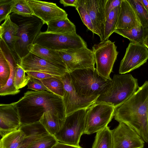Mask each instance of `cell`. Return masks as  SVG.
<instances>
[{
    "mask_svg": "<svg viewBox=\"0 0 148 148\" xmlns=\"http://www.w3.org/2000/svg\"><path fill=\"white\" fill-rule=\"evenodd\" d=\"M12 103L17 111L21 125L39 121L47 111L63 120L66 117L62 97L47 91H28Z\"/></svg>",
    "mask_w": 148,
    "mask_h": 148,
    "instance_id": "cell-1",
    "label": "cell"
},
{
    "mask_svg": "<svg viewBox=\"0 0 148 148\" xmlns=\"http://www.w3.org/2000/svg\"><path fill=\"white\" fill-rule=\"evenodd\" d=\"M114 119L134 130L148 143V81L128 100L115 109Z\"/></svg>",
    "mask_w": 148,
    "mask_h": 148,
    "instance_id": "cell-2",
    "label": "cell"
},
{
    "mask_svg": "<svg viewBox=\"0 0 148 148\" xmlns=\"http://www.w3.org/2000/svg\"><path fill=\"white\" fill-rule=\"evenodd\" d=\"M139 88L137 79L131 74H115L109 86L95 103L108 105L116 109L130 98Z\"/></svg>",
    "mask_w": 148,
    "mask_h": 148,
    "instance_id": "cell-3",
    "label": "cell"
},
{
    "mask_svg": "<svg viewBox=\"0 0 148 148\" xmlns=\"http://www.w3.org/2000/svg\"><path fill=\"white\" fill-rule=\"evenodd\" d=\"M69 73L75 90L83 97L99 96L107 88L112 80L100 76L95 68L78 69Z\"/></svg>",
    "mask_w": 148,
    "mask_h": 148,
    "instance_id": "cell-4",
    "label": "cell"
},
{
    "mask_svg": "<svg viewBox=\"0 0 148 148\" xmlns=\"http://www.w3.org/2000/svg\"><path fill=\"white\" fill-rule=\"evenodd\" d=\"M10 16L11 20L19 27L18 36L20 39L15 48L21 59L29 52V48L33 44L44 24L34 15L23 16L12 13Z\"/></svg>",
    "mask_w": 148,
    "mask_h": 148,
    "instance_id": "cell-5",
    "label": "cell"
},
{
    "mask_svg": "<svg viewBox=\"0 0 148 148\" xmlns=\"http://www.w3.org/2000/svg\"><path fill=\"white\" fill-rule=\"evenodd\" d=\"M87 110L81 109L66 116L61 128L54 135L58 142L80 146V138L85 130Z\"/></svg>",
    "mask_w": 148,
    "mask_h": 148,
    "instance_id": "cell-6",
    "label": "cell"
},
{
    "mask_svg": "<svg viewBox=\"0 0 148 148\" xmlns=\"http://www.w3.org/2000/svg\"><path fill=\"white\" fill-rule=\"evenodd\" d=\"M33 44L57 51L87 48L86 42L76 33L59 34L41 32Z\"/></svg>",
    "mask_w": 148,
    "mask_h": 148,
    "instance_id": "cell-7",
    "label": "cell"
},
{
    "mask_svg": "<svg viewBox=\"0 0 148 148\" xmlns=\"http://www.w3.org/2000/svg\"><path fill=\"white\" fill-rule=\"evenodd\" d=\"M114 42L109 40L95 44L92 47L97 71L106 79H112L110 75L118 54Z\"/></svg>",
    "mask_w": 148,
    "mask_h": 148,
    "instance_id": "cell-8",
    "label": "cell"
},
{
    "mask_svg": "<svg viewBox=\"0 0 148 148\" xmlns=\"http://www.w3.org/2000/svg\"><path fill=\"white\" fill-rule=\"evenodd\" d=\"M115 109L104 104L95 103L87 109L84 134L90 135L108 126L114 116Z\"/></svg>",
    "mask_w": 148,
    "mask_h": 148,
    "instance_id": "cell-9",
    "label": "cell"
},
{
    "mask_svg": "<svg viewBox=\"0 0 148 148\" xmlns=\"http://www.w3.org/2000/svg\"><path fill=\"white\" fill-rule=\"evenodd\" d=\"M60 79L64 84L62 99L66 116L77 111L88 108L95 102L99 96L85 98L79 96L73 87L69 72L60 77Z\"/></svg>",
    "mask_w": 148,
    "mask_h": 148,
    "instance_id": "cell-10",
    "label": "cell"
},
{
    "mask_svg": "<svg viewBox=\"0 0 148 148\" xmlns=\"http://www.w3.org/2000/svg\"><path fill=\"white\" fill-rule=\"evenodd\" d=\"M58 51L69 73L78 69L95 68L92 50L84 47Z\"/></svg>",
    "mask_w": 148,
    "mask_h": 148,
    "instance_id": "cell-11",
    "label": "cell"
},
{
    "mask_svg": "<svg viewBox=\"0 0 148 148\" xmlns=\"http://www.w3.org/2000/svg\"><path fill=\"white\" fill-rule=\"evenodd\" d=\"M20 65L25 72H39L60 77L68 72L66 66L53 63L30 52L21 59Z\"/></svg>",
    "mask_w": 148,
    "mask_h": 148,
    "instance_id": "cell-12",
    "label": "cell"
},
{
    "mask_svg": "<svg viewBox=\"0 0 148 148\" xmlns=\"http://www.w3.org/2000/svg\"><path fill=\"white\" fill-rule=\"evenodd\" d=\"M148 59L147 48L143 44L130 42L121 61L119 73L125 74L136 69L147 62Z\"/></svg>",
    "mask_w": 148,
    "mask_h": 148,
    "instance_id": "cell-13",
    "label": "cell"
},
{
    "mask_svg": "<svg viewBox=\"0 0 148 148\" xmlns=\"http://www.w3.org/2000/svg\"><path fill=\"white\" fill-rule=\"evenodd\" d=\"M113 148H143L145 142L132 128L123 123L112 130Z\"/></svg>",
    "mask_w": 148,
    "mask_h": 148,
    "instance_id": "cell-14",
    "label": "cell"
},
{
    "mask_svg": "<svg viewBox=\"0 0 148 148\" xmlns=\"http://www.w3.org/2000/svg\"><path fill=\"white\" fill-rule=\"evenodd\" d=\"M34 15L47 25L56 19L68 18L67 14L56 3L37 0H27Z\"/></svg>",
    "mask_w": 148,
    "mask_h": 148,
    "instance_id": "cell-15",
    "label": "cell"
},
{
    "mask_svg": "<svg viewBox=\"0 0 148 148\" xmlns=\"http://www.w3.org/2000/svg\"><path fill=\"white\" fill-rule=\"evenodd\" d=\"M21 126L20 117L12 103L0 105V133L2 137L19 129Z\"/></svg>",
    "mask_w": 148,
    "mask_h": 148,
    "instance_id": "cell-16",
    "label": "cell"
},
{
    "mask_svg": "<svg viewBox=\"0 0 148 148\" xmlns=\"http://www.w3.org/2000/svg\"><path fill=\"white\" fill-rule=\"evenodd\" d=\"M18 26L11 20L10 14L0 25V37L7 45L17 63L20 65L21 59L15 48L20 39L18 36Z\"/></svg>",
    "mask_w": 148,
    "mask_h": 148,
    "instance_id": "cell-17",
    "label": "cell"
},
{
    "mask_svg": "<svg viewBox=\"0 0 148 148\" xmlns=\"http://www.w3.org/2000/svg\"><path fill=\"white\" fill-rule=\"evenodd\" d=\"M142 26L135 10L128 0H122L116 25L117 29H130Z\"/></svg>",
    "mask_w": 148,
    "mask_h": 148,
    "instance_id": "cell-18",
    "label": "cell"
},
{
    "mask_svg": "<svg viewBox=\"0 0 148 148\" xmlns=\"http://www.w3.org/2000/svg\"><path fill=\"white\" fill-rule=\"evenodd\" d=\"M0 50L1 51L9 64L10 68V74L8 80L3 87L0 88V95H14L20 92L14 85L15 67L18 64L13 56L5 42L1 40L0 42Z\"/></svg>",
    "mask_w": 148,
    "mask_h": 148,
    "instance_id": "cell-19",
    "label": "cell"
},
{
    "mask_svg": "<svg viewBox=\"0 0 148 148\" xmlns=\"http://www.w3.org/2000/svg\"><path fill=\"white\" fill-rule=\"evenodd\" d=\"M87 10L92 23L100 34L105 21V10L107 0H85Z\"/></svg>",
    "mask_w": 148,
    "mask_h": 148,
    "instance_id": "cell-20",
    "label": "cell"
},
{
    "mask_svg": "<svg viewBox=\"0 0 148 148\" xmlns=\"http://www.w3.org/2000/svg\"><path fill=\"white\" fill-rule=\"evenodd\" d=\"M29 52L54 64L66 67L60 56L58 51L43 47L36 44H33L29 48Z\"/></svg>",
    "mask_w": 148,
    "mask_h": 148,
    "instance_id": "cell-21",
    "label": "cell"
},
{
    "mask_svg": "<svg viewBox=\"0 0 148 148\" xmlns=\"http://www.w3.org/2000/svg\"><path fill=\"white\" fill-rule=\"evenodd\" d=\"M46 32L59 34H74L76 33L75 25L68 18L56 19L49 22L47 25Z\"/></svg>",
    "mask_w": 148,
    "mask_h": 148,
    "instance_id": "cell-22",
    "label": "cell"
},
{
    "mask_svg": "<svg viewBox=\"0 0 148 148\" xmlns=\"http://www.w3.org/2000/svg\"><path fill=\"white\" fill-rule=\"evenodd\" d=\"M64 121L51 112L47 111L43 114L39 121L49 134L54 136L61 128Z\"/></svg>",
    "mask_w": 148,
    "mask_h": 148,
    "instance_id": "cell-23",
    "label": "cell"
},
{
    "mask_svg": "<svg viewBox=\"0 0 148 148\" xmlns=\"http://www.w3.org/2000/svg\"><path fill=\"white\" fill-rule=\"evenodd\" d=\"M25 138L24 133L19 129L10 132L1 139L0 148H18L22 145Z\"/></svg>",
    "mask_w": 148,
    "mask_h": 148,
    "instance_id": "cell-24",
    "label": "cell"
},
{
    "mask_svg": "<svg viewBox=\"0 0 148 148\" xmlns=\"http://www.w3.org/2000/svg\"><path fill=\"white\" fill-rule=\"evenodd\" d=\"M128 39L131 42L143 44V40L147 35V29L142 26L130 29H117L114 32Z\"/></svg>",
    "mask_w": 148,
    "mask_h": 148,
    "instance_id": "cell-25",
    "label": "cell"
},
{
    "mask_svg": "<svg viewBox=\"0 0 148 148\" xmlns=\"http://www.w3.org/2000/svg\"><path fill=\"white\" fill-rule=\"evenodd\" d=\"M120 6L115 8L112 11L106 19L100 38L101 41L108 40L110 35L114 32Z\"/></svg>",
    "mask_w": 148,
    "mask_h": 148,
    "instance_id": "cell-26",
    "label": "cell"
},
{
    "mask_svg": "<svg viewBox=\"0 0 148 148\" xmlns=\"http://www.w3.org/2000/svg\"><path fill=\"white\" fill-rule=\"evenodd\" d=\"M92 148H113L112 131L109 127L96 133Z\"/></svg>",
    "mask_w": 148,
    "mask_h": 148,
    "instance_id": "cell-27",
    "label": "cell"
},
{
    "mask_svg": "<svg viewBox=\"0 0 148 148\" xmlns=\"http://www.w3.org/2000/svg\"><path fill=\"white\" fill-rule=\"evenodd\" d=\"M19 129L25 138H37L49 134L39 121L21 125Z\"/></svg>",
    "mask_w": 148,
    "mask_h": 148,
    "instance_id": "cell-28",
    "label": "cell"
},
{
    "mask_svg": "<svg viewBox=\"0 0 148 148\" xmlns=\"http://www.w3.org/2000/svg\"><path fill=\"white\" fill-rule=\"evenodd\" d=\"M75 8L84 25L89 30L100 37L99 33L94 26L87 10L85 0H77Z\"/></svg>",
    "mask_w": 148,
    "mask_h": 148,
    "instance_id": "cell-29",
    "label": "cell"
},
{
    "mask_svg": "<svg viewBox=\"0 0 148 148\" xmlns=\"http://www.w3.org/2000/svg\"><path fill=\"white\" fill-rule=\"evenodd\" d=\"M60 77H53L40 80L50 90V92L63 97L64 92V84Z\"/></svg>",
    "mask_w": 148,
    "mask_h": 148,
    "instance_id": "cell-30",
    "label": "cell"
},
{
    "mask_svg": "<svg viewBox=\"0 0 148 148\" xmlns=\"http://www.w3.org/2000/svg\"><path fill=\"white\" fill-rule=\"evenodd\" d=\"M58 142L54 136L48 134L32 141L27 148H52Z\"/></svg>",
    "mask_w": 148,
    "mask_h": 148,
    "instance_id": "cell-31",
    "label": "cell"
},
{
    "mask_svg": "<svg viewBox=\"0 0 148 148\" xmlns=\"http://www.w3.org/2000/svg\"><path fill=\"white\" fill-rule=\"evenodd\" d=\"M135 11L141 25L146 29L148 27V12L139 0H128Z\"/></svg>",
    "mask_w": 148,
    "mask_h": 148,
    "instance_id": "cell-32",
    "label": "cell"
},
{
    "mask_svg": "<svg viewBox=\"0 0 148 148\" xmlns=\"http://www.w3.org/2000/svg\"><path fill=\"white\" fill-rule=\"evenodd\" d=\"M10 71L9 62L0 50V88L6 84L10 77Z\"/></svg>",
    "mask_w": 148,
    "mask_h": 148,
    "instance_id": "cell-33",
    "label": "cell"
},
{
    "mask_svg": "<svg viewBox=\"0 0 148 148\" xmlns=\"http://www.w3.org/2000/svg\"><path fill=\"white\" fill-rule=\"evenodd\" d=\"M14 85L16 88L19 90L27 84L31 78L26 76L25 71L21 66L17 64L15 67Z\"/></svg>",
    "mask_w": 148,
    "mask_h": 148,
    "instance_id": "cell-34",
    "label": "cell"
},
{
    "mask_svg": "<svg viewBox=\"0 0 148 148\" xmlns=\"http://www.w3.org/2000/svg\"><path fill=\"white\" fill-rule=\"evenodd\" d=\"M12 12L23 16L34 15L27 0H14L10 11Z\"/></svg>",
    "mask_w": 148,
    "mask_h": 148,
    "instance_id": "cell-35",
    "label": "cell"
},
{
    "mask_svg": "<svg viewBox=\"0 0 148 148\" xmlns=\"http://www.w3.org/2000/svg\"><path fill=\"white\" fill-rule=\"evenodd\" d=\"M14 0H0V22L5 20L10 14Z\"/></svg>",
    "mask_w": 148,
    "mask_h": 148,
    "instance_id": "cell-36",
    "label": "cell"
},
{
    "mask_svg": "<svg viewBox=\"0 0 148 148\" xmlns=\"http://www.w3.org/2000/svg\"><path fill=\"white\" fill-rule=\"evenodd\" d=\"M27 85L28 89L35 91H47L50 92V90L40 80L34 78H31Z\"/></svg>",
    "mask_w": 148,
    "mask_h": 148,
    "instance_id": "cell-37",
    "label": "cell"
},
{
    "mask_svg": "<svg viewBox=\"0 0 148 148\" xmlns=\"http://www.w3.org/2000/svg\"><path fill=\"white\" fill-rule=\"evenodd\" d=\"M122 1L107 0L105 7L104 22L111 12L115 8L121 5Z\"/></svg>",
    "mask_w": 148,
    "mask_h": 148,
    "instance_id": "cell-38",
    "label": "cell"
},
{
    "mask_svg": "<svg viewBox=\"0 0 148 148\" xmlns=\"http://www.w3.org/2000/svg\"><path fill=\"white\" fill-rule=\"evenodd\" d=\"M25 72L27 75L31 78H34L40 80L58 76L39 72L27 71Z\"/></svg>",
    "mask_w": 148,
    "mask_h": 148,
    "instance_id": "cell-39",
    "label": "cell"
},
{
    "mask_svg": "<svg viewBox=\"0 0 148 148\" xmlns=\"http://www.w3.org/2000/svg\"><path fill=\"white\" fill-rule=\"evenodd\" d=\"M77 0H61L60 2L62 4L64 7L71 6L75 7L77 6Z\"/></svg>",
    "mask_w": 148,
    "mask_h": 148,
    "instance_id": "cell-40",
    "label": "cell"
},
{
    "mask_svg": "<svg viewBox=\"0 0 148 148\" xmlns=\"http://www.w3.org/2000/svg\"><path fill=\"white\" fill-rule=\"evenodd\" d=\"M52 148H82L80 146L77 147L63 143L59 142L53 146Z\"/></svg>",
    "mask_w": 148,
    "mask_h": 148,
    "instance_id": "cell-41",
    "label": "cell"
},
{
    "mask_svg": "<svg viewBox=\"0 0 148 148\" xmlns=\"http://www.w3.org/2000/svg\"><path fill=\"white\" fill-rule=\"evenodd\" d=\"M145 6L148 12V2L147 0H139Z\"/></svg>",
    "mask_w": 148,
    "mask_h": 148,
    "instance_id": "cell-42",
    "label": "cell"
},
{
    "mask_svg": "<svg viewBox=\"0 0 148 148\" xmlns=\"http://www.w3.org/2000/svg\"><path fill=\"white\" fill-rule=\"evenodd\" d=\"M143 44L148 49V35H147L144 38Z\"/></svg>",
    "mask_w": 148,
    "mask_h": 148,
    "instance_id": "cell-43",
    "label": "cell"
},
{
    "mask_svg": "<svg viewBox=\"0 0 148 148\" xmlns=\"http://www.w3.org/2000/svg\"><path fill=\"white\" fill-rule=\"evenodd\" d=\"M28 145L26 143H23L22 145L18 148H27Z\"/></svg>",
    "mask_w": 148,
    "mask_h": 148,
    "instance_id": "cell-44",
    "label": "cell"
},
{
    "mask_svg": "<svg viewBox=\"0 0 148 148\" xmlns=\"http://www.w3.org/2000/svg\"><path fill=\"white\" fill-rule=\"evenodd\" d=\"M147 35H148V27L147 29Z\"/></svg>",
    "mask_w": 148,
    "mask_h": 148,
    "instance_id": "cell-45",
    "label": "cell"
},
{
    "mask_svg": "<svg viewBox=\"0 0 148 148\" xmlns=\"http://www.w3.org/2000/svg\"><path fill=\"white\" fill-rule=\"evenodd\" d=\"M147 1H148V0H147Z\"/></svg>",
    "mask_w": 148,
    "mask_h": 148,
    "instance_id": "cell-46",
    "label": "cell"
}]
</instances>
